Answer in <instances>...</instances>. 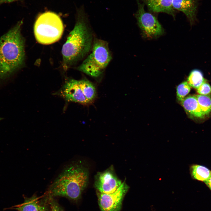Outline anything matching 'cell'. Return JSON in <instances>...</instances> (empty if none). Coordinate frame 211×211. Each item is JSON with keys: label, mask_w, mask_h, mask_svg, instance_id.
Segmentation results:
<instances>
[{"label": "cell", "mask_w": 211, "mask_h": 211, "mask_svg": "<svg viewBox=\"0 0 211 211\" xmlns=\"http://www.w3.org/2000/svg\"><path fill=\"white\" fill-rule=\"evenodd\" d=\"M206 81L202 72L199 70L195 69L190 72L187 81L191 87L197 89Z\"/></svg>", "instance_id": "cell-16"}, {"label": "cell", "mask_w": 211, "mask_h": 211, "mask_svg": "<svg viewBox=\"0 0 211 211\" xmlns=\"http://www.w3.org/2000/svg\"><path fill=\"white\" fill-rule=\"evenodd\" d=\"M47 195L48 196L50 211H64L58 203L54 199V197L48 194Z\"/></svg>", "instance_id": "cell-20"}, {"label": "cell", "mask_w": 211, "mask_h": 211, "mask_svg": "<svg viewBox=\"0 0 211 211\" xmlns=\"http://www.w3.org/2000/svg\"><path fill=\"white\" fill-rule=\"evenodd\" d=\"M91 53L77 67L79 71L93 77L103 73L112 59L108 42L96 39L93 42Z\"/></svg>", "instance_id": "cell-5"}, {"label": "cell", "mask_w": 211, "mask_h": 211, "mask_svg": "<svg viewBox=\"0 0 211 211\" xmlns=\"http://www.w3.org/2000/svg\"><path fill=\"white\" fill-rule=\"evenodd\" d=\"M198 3V0H173L172 6L174 10L183 13L192 24L195 20Z\"/></svg>", "instance_id": "cell-11"}, {"label": "cell", "mask_w": 211, "mask_h": 211, "mask_svg": "<svg viewBox=\"0 0 211 211\" xmlns=\"http://www.w3.org/2000/svg\"><path fill=\"white\" fill-rule=\"evenodd\" d=\"M192 178L204 182L211 176V171L205 166L197 164L191 166L190 169Z\"/></svg>", "instance_id": "cell-14"}, {"label": "cell", "mask_w": 211, "mask_h": 211, "mask_svg": "<svg viewBox=\"0 0 211 211\" xmlns=\"http://www.w3.org/2000/svg\"><path fill=\"white\" fill-rule=\"evenodd\" d=\"M129 186L125 181L114 192L106 194L97 191L98 203L101 211H120L124 196Z\"/></svg>", "instance_id": "cell-7"}, {"label": "cell", "mask_w": 211, "mask_h": 211, "mask_svg": "<svg viewBox=\"0 0 211 211\" xmlns=\"http://www.w3.org/2000/svg\"><path fill=\"white\" fill-rule=\"evenodd\" d=\"M197 89L198 93L200 95H208L211 92V87L206 81L203 83Z\"/></svg>", "instance_id": "cell-19"}, {"label": "cell", "mask_w": 211, "mask_h": 211, "mask_svg": "<svg viewBox=\"0 0 211 211\" xmlns=\"http://www.w3.org/2000/svg\"><path fill=\"white\" fill-rule=\"evenodd\" d=\"M136 1L138 10L135 15L143 37L153 38L162 35L163 28L156 18L145 10L144 3Z\"/></svg>", "instance_id": "cell-6"}, {"label": "cell", "mask_w": 211, "mask_h": 211, "mask_svg": "<svg viewBox=\"0 0 211 211\" xmlns=\"http://www.w3.org/2000/svg\"><path fill=\"white\" fill-rule=\"evenodd\" d=\"M77 20L63 45V64L66 69L83 59L91 49L93 35L83 8L77 11Z\"/></svg>", "instance_id": "cell-1"}, {"label": "cell", "mask_w": 211, "mask_h": 211, "mask_svg": "<svg viewBox=\"0 0 211 211\" xmlns=\"http://www.w3.org/2000/svg\"><path fill=\"white\" fill-rule=\"evenodd\" d=\"M22 21L0 37V79H5L24 63L25 41L21 33Z\"/></svg>", "instance_id": "cell-2"}, {"label": "cell", "mask_w": 211, "mask_h": 211, "mask_svg": "<svg viewBox=\"0 0 211 211\" xmlns=\"http://www.w3.org/2000/svg\"><path fill=\"white\" fill-rule=\"evenodd\" d=\"M80 87L84 96L91 103L96 97L95 86L90 81L86 79L78 80Z\"/></svg>", "instance_id": "cell-15"}, {"label": "cell", "mask_w": 211, "mask_h": 211, "mask_svg": "<svg viewBox=\"0 0 211 211\" xmlns=\"http://www.w3.org/2000/svg\"><path fill=\"white\" fill-rule=\"evenodd\" d=\"M60 94L68 101L87 104L91 102L86 98L79 85L78 80L72 79L65 83Z\"/></svg>", "instance_id": "cell-9"}, {"label": "cell", "mask_w": 211, "mask_h": 211, "mask_svg": "<svg viewBox=\"0 0 211 211\" xmlns=\"http://www.w3.org/2000/svg\"><path fill=\"white\" fill-rule=\"evenodd\" d=\"M88 181L86 168L80 163H72L65 167L50 186L47 194L76 201L81 198Z\"/></svg>", "instance_id": "cell-3"}, {"label": "cell", "mask_w": 211, "mask_h": 211, "mask_svg": "<svg viewBox=\"0 0 211 211\" xmlns=\"http://www.w3.org/2000/svg\"><path fill=\"white\" fill-rule=\"evenodd\" d=\"M18 211H50L48 196L47 194L41 198L36 195L25 197L24 202L10 208Z\"/></svg>", "instance_id": "cell-10"}, {"label": "cell", "mask_w": 211, "mask_h": 211, "mask_svg": "<svg viewBox=\"0 0 211 211\" xmlns=\"http://www.w3.org/2000/svg\"><path fill=\"white\" fill-rule=\"evenodd\" d=\"M190 89L191 87L187 81L183 82L178 85L176 88L177 97L178 100L181 102L190 92Z\"/></svg>", "instance_id": "cell-18"}, {"label": "cell", "mask_w": 211, "mask_h": 211, "mask_svg": "<svg viewBox=\"0 0 211 211\" xmlns=\"http://www.w3.org/2000/svg\"><path fill=\"white\" fill-rule=\"evenodd\" d=\"M195 96L203 115H208L211 111V97L208 95L199 94Z\"/></svg>", "instance_id": "cell-17"}, {"label": "cell", "mask_w": 211, "mask_h": 211, "mask_svg": "<svg viewBox=\"0 0 211 211\" xmlns=\"http://www.w3.org/2000/svg\"><path fill=\"white\" fill-rule=\"evenodd\" d=\"M64 25L60 17L56 13L47 11L40 14L34 27L35 38L42 44L55 43L61 38L64 31Z\"/></svg>", "instance_id": "cell-4"}, {"label": "cell", "mask_w": 211, "mask_h": 211, "mask_svg": "<svg viewBox=\"0 0 211 211\" xmlns=\"http://www.w3.org/2000/svg\"><path fill=\"white\" fill-rule=\"evenodd\" d=\"M149 10L154 13H164L175 18L176 11L173 7V0H142Z\"/></svg>", "instance_id": "cell-12"}, {"label": "cell", "mask_w": 211, "mask_h": 211, "mask_svg": "<svg viewBox=\"0 0 211 211\" xmlns=\"http://www.w3.org/2000/svg\"><path fill=\"white\" fill-rule=\"evenodd\" d=\"M122 182L117 176L112 168L98 172L95 178L94 186L101 193L109 194L115 191Z\"/></svg>", "instance_id": "cell-8"}, {"label": "cell", "mask_w": 211, "mask_h": 211, "mask_svg": "<svg viewBox=\"0 0 211 211\" xmlns=\"http://www.w3.org/2000/svg\"><path fill=\"white\" fill-rule=\"evenodd\" d=\"M204 182L211 191V176L207 180Z\"/></svg>", "instance_id": "cell-21"}, {"label": "cell", "mask_w": 211, "mask_h": 211, "mask_svg": "<svg viewBox=\"0 0 211 211\" xmlns=\"http://www.w3.org/2000/svg\"><path fill=\"white\" fill-rule=\"evenodd\" d=\"M181 103L186 112L191 116L199 118L204 117L195 96L185 97Z\"/></svg>", "instance_id": "cell-13"}, {"label": "cell", "mask_w": 211, "mask_h": 211, "mask_svg": "<svg viewBox=\"0 0 211 211\" xmlns=\"http://www.w3.org/2000/svg\"><path fill=\"white\" fill-rule=\"evenodd\" d=\"M3 119V118L0 117V121L2 120Z\"/></svg>", "instance_id": "cell-22"}]
</instances>
